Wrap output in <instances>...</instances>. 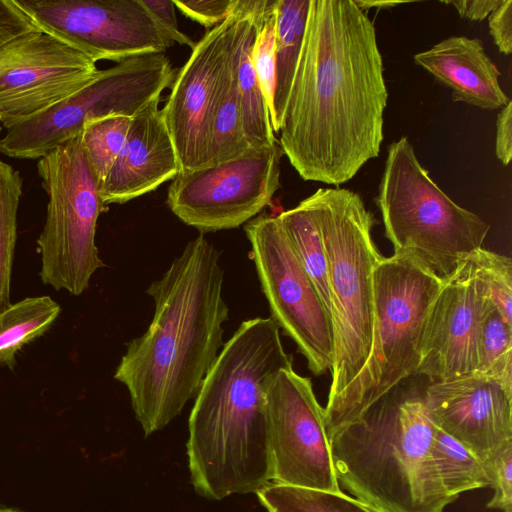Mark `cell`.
<instances>
[{
  "label": "cell",
  "instance_id": "1",
  "mask_svg": "<svg viewBox=\"0 0 512 512\" xmlns=\"http://www.w3.org/2000/svg\"><path fill=\"white\" fill-rule=\"evenodd\" d=\"M387 100L366 12L355 0H310L278 139L299 176L339 187L378 157Z\"/></svg>",
  "mask_w": 512,
  "mask_h": 512
},
{
  "label": "cell",
  "instance_id": "2",
  "mask_svg": "<svg viewBox=\"0 0 512 512\" xmlns=\"http://www.w3.org/2000/svg\"><path fill=\"white\" fill-rule=\"evenodd\" d=\"M220 253L203 234L189 241L147 294L154 313L127 343L114 374L129 392L146 436L161 430L194 399L223 346L229 308Z\"/></svg>",
  "mask_w": 512,
  "mask_h": 512
},
{
  "label": "cell",
  "instance_id": "3",
  "mask_svg": "<svg viewBox=\"0 0 512 512\" xmlns=\"http://www.w3.org/2000/svg\"><path fill=\"white\" fill-rule=\"evenodd\" d=\"M399 385L329 438L337 480L385 512H443L454 500L433 461L435 425L423 392Z\"/></svg>",
  "mask_w": 512,
  "mask_h": 512
},
{
  "label": "cell",
  "instance_id": "4",
  "mask_svg": "<svg viewBox=\"0 0 512 512\" xmlns=\"http://www.w3.org/2000/svg\"><path fill=\"white\" fill-rule=\"evenodd\" d=\"M307 198L321 233L330 286L334 362L326 418L370 356L373 270L383 256L372 238L374 215L359 194L346 188H319Z\"/></svg>",
  "mask_w": 512,
  "mask_h": 512
},
{
  "label": "cell",
  "instance_id": "5",
  "mask_svg": "<svg viewBox=\"0 0 512 512\" xmlns=\"http://www.w3.org/2000/svg\"><path fill=\"white\" fill-rule=\"evenodd\" d=\"M441 285L442 278L410 254L383 256L378 262L371 353L337 408L324 418L328 439L416 375L427 316Z\"/></svg>",
  "mask_w": 512,
  "mask_h": 512
},
{
  "label": "cell",
  "instance_id": "6",
  "mask_svg": "<svg viewBox=\"0 0 512 512\" xmlns=\"http://www.w3.org/2000/svg\"><path fill=\"white\" fill-rule=\"evenodd\" d=\"M375 202L394 254L414 256L441 278L482 248L490 229L432 180L406 136L387 149Z\"/></svg>",
  "mask_w": 512,
  "mask_h": 512
},
{
  "label": "cell",
  "instance_id": "7",
  "mask_svg": "<svg viewBox=\"0 0 512 512\" xmlns=\"http://www.w3.org/2000/svg\"><path fill=\"white\" fill-rule=\"evenodd\" d=\"M37 170L48 197L45 224L37 239L40 278L45 285L78 296L104 266L95 235L105 207L79 136L39 158Z\"/></svg>",
  "mask_w": 512,
  "mask_h": 512
},
{
  "label": "cell",
  "instance_id": "8",
  "mask_svg": "<svg viewBox=\"0 0 512 512\" xmlns=\"http://www.w3.org/2000/svg\"><path fill=\"white\" fill-rule=\"evenodd\" d=\"M175 75L165 53L132 57L99 70L77 92L7 128L0 138V152L11 158L39 159L78 137L88 120L112 115L134 117L161 98Z\"/></svg>",
  "mask_w": 512,
  "mask_h": 512
},
{
  "label": "cell",
  "instance_id": "9",
  "mask_svg": "<svg viewBox=\"0 0 512 512\" xmlns=\"http://www.w3.org/2000/svg\"><path fill=\"white\" fill-rule=\"evenodd\" d=\"M244 231L270 318L296 344L314 375L331 371L332 320L277 216L259 214L244 225Z\"/></svg>",
  "mask_w": 512,
  "mask_h": 512
},
{
  "label": "cell",
  "instance_id": "10",
  "mask_svg": "<svg viewBox=\"0 0 512 512\" xmlns=\"http://www.w3.org/2000/svg\"><path fill=\"white\" fill-rule=\"evenodd\" d=\"M280 144L237 158L179 172L167 191L169 209L200 234L246 224L280 188Z\"/></svg>",
  "mask_w": 512,
  "mask_h": 512
},
{
  "label": "cell",
  "instance_id": "11",
  "mask_svg": "<svg viewBox=\"0 0 512 512\" xmlns=\"http://www.w3.org/2000/svg\"><path fill=\"white\" fill-rule=\"evenodd\" d=\"M44 33L95 62L165 53L175 43L141 0H16Z\"/></svg>",
  "mask_w": 512,
  "mask_h": 512
},
{
  "label": "cell",
  "instance_id": "12",
  "mask_svg": "<svg viewBox=\"0 0 512 512\" xmlns=\"http://www.w3.org/2000/svg\"><path fill=\"white\" fill-rule=\"evenodd\" d=\"M271 482L341 492L325 429L324 408L310 378L280 370L266 393Z\"/></svg>",
  "mask_w": 512,
  "mask_h": 512
},
{
  "label": "cell",
  "instance_id": "13",
  "mask_svg": "<svg viewBox=\"0 0 512 512\" xmlns=\"http://www.w3.org/2000/svg\"><path fill=\"white\" fill-rule=\"evenodd\" d=\"M96 62L37 30L0 49V122L7 129L77 92L98 74Z\"/></svg>",
  "mask_w": 512,
  "mask_h": 512
},
{
  "label": "cell",
  "instance_id": "14",
  "mask_svg": "<svg viewBox=\"0 0 512 512\" xmlns=\"http://www.w3.org/2000/svg\"><path fill=\"white\" fill-rule=\"evenodd\" d=\"M492 305L468 256L442 278L427 316L416 375L445 382L476 374L481 325Z\"/></svg>",
  "mask_w": 512,
  "mask_h": 512
},
{
  "label": "cell",
  "instance_id": "15",
  "mask_svg": "<svg viewBox=\"0 0 512 512\" xmlns=\"http://www.w3.org/2000/svg\"><path fill=\"white\" fill-rule=\"evenodd\" d=\"M236 14L208 30L176 73L161 109L180 171L204 167L208 131L228 66Z\"/></svg>",
  "mask_w": 512,
  "mask_h": 512
},
{
  "label": "cell",
  "instance_id": "16",
  "mask_svg": "<svg viewBox=\"0 0 512 512\" xmlns=\"http://www.w3.org/2000/svg\"><path fill=\"white\" fill-rule=\"evenodd\" d=\"M423 401L433 424L487 466L512 441V395L484 376L432 382Z\"/></svg>",
  "mask_w": 512,
  "mask_h": 512
},
{
  "label": "cell",
  "instance_id": "17",
  "mask_svg": "<svg viewBox=\"0 0 512 512\" xmlns=\"http://www.w3.org/2000/svg\"><path fill=\"white\" fill-rule=\"evenodd\" d=\"M161 98L131 118L124 147L99 186L103 204H124L156 190L180 171Z\"/></svg>",
  "mask_w": 512,
  "mask_h": 512
},
{
  "label": "cell",
  "instance_id": "18",
  "mask_svg": "<svg viewBox=\"0 0 512 512\" xmlns=\"http://www.w3.org/2000/svg\"><path fill=\"white\" fill-rule=\"evenodd\" d=\"M413 59L451 89L455 102L496 110L510 101L500 86L499 69L478 38L451 36L415 54Z\"/></svg>",
  "mask_w": 512,
  "mask_h": 512
},
{
  "label": "cell",
  "instance_id": "19",
  "mask_svg": "<svg viewBox=\"0 0 512 512\" xmlns=\"http://www.w3.org/2000/svg\"><path fill=\"white\" fill-rule=\"evenodd\" d=\"M266 5L267 0H236L234 6L236 20L230 65L245 135L252 149L271 147L279 143L252 62L258 17Z\"/></svg>",
  "mask_w": 512,
  "mask_h": 512
},
{
  "label": "cell",
  "instance_id": "20",
  "mask_svg": "<svg viewBox=\"0 0 512 512\" xmlns=\"http://www.w3.org/2000/svg\"><path fill=\"white\" fill-rule=\"evenodd\" d=\"M310 0H277L275 38V89L270 115L275 135L279 133L297 67Z\"/></svg>",
  "mask_w": 512,
  "mask_h": 512
},
{
  "label": "cell",
  "instance_id": "21",
  "mask_svg": "<svg viewBox=\"0 0 512 512\" xmlns=\"http://www.w3.org/2000/svg\"><path fill=\"white\" fill-rule=\"evenodd\" d=\"M277 218L332 320L327 258L308 198L281 212Z\"/></svg>",
  "mask_w": 512,
  "mask_h": 512
},
{
  "label": "cell",
  "instance_id": "22",
  "mask_svg": "<svg viewBox=\"0 0 512 512\" xmlns=\"http://www.w3.org/2000/svg\"><path fill=\"white\" fill-rule=\"evenodd\" d=\"M60 312L49 296L27 297L0 312V365L13 368L17 353L42 336Z\"/></svg>",
  "mask_w": 512,
  "mask_h": 512
},
{
  "label": "cell",
  "instance_id": "23",
  "mask_svg": "<svg viewBox=\"0 0 512 512\" xmlns=\"http://www.w3.org/2000/svg\"><path fill=\"white\" fill-rule=\"evenodd\" d=\"M251 149L243 127L229 58L209 126L205 166L237 158Z\"/></svg>",
  "mask_w": 512,
  "mask_h": 512
},
{
  "label": "cell",
  "instance_id": "24",
  "mask_svg": "<svg viewBox=\"0 0 512 512\" xmlns=\"http://www.w3.org/2000/svg\"><path fill=\"white\" fill-rule=\"evenodd\" d=\"M432 456L442 486L453 500L462 492L491 486L489 467L436 426Z\"/></svg>",
  "mask_w": 512,
  "mask_h": 512
},
{
  "label": "cell",
  "instance_id": "25",
  "mask_svg": "<svg viewBox=\"0 0 512 512\" xmlns=\"http://www.w3.org/2000/svg\"><path fill=\"white\" fill-rule=\"evenodd\" d=\"M256 495L267 512H385L342 491L329 492L269 482Z\"/></svg>",
  "mask_w": 512,
  "mask_h": 512
},
{
  "label": "cell",
  "instance_id": "26",
  "mask_svg": "<svg viewBox=\"0 0 512 512\" xmlns=\"http://www.w3.org/2000/svg\"><path fill=\"white\" fill-rule=\"evenodd\" d=\"M22 191L23 178L20 172L0 161V312L12 304L10 285Z\"/></svg>",
  "mask_w": 512,
  "mask_h": 512
},
{
  "label": "cell",
  "instance_id": "27",
  "mask_svg": "<svg viewBox=\"0 0 512 512\" xmlns=\"http://www.w3.org/2000/svg\"><path fill=\"white\" fill-rule=\"evenodd\" d=\"M131 118L106 116L84 123L79 135L86 161L98 183L103 182L126 142Z\"/></svg>",
  "mask_w": 512,
  "mask_h": 512
},
{
  "label": "cell",
  "instance_id": "28",
  "mask_svg": "<svg viewBox=\"0 0 512 512\" xmlns=\"http://www.w3.org/2000/svg\"><path fill=\"white\" fill-rule=\"evenodd\" d=\"M512 395V327L492 305L480 331L477 373Z\"/></svg>",
  "mask_w": 512,
  "mask_h": 512
},
{
  "label": "cell",
  "instance_id": "29",
  "mask_svg": "<svg viewBox=\"0 0 512 512\" xmlns=\"http://www.w3.org/2000/svg\"><path fill=\"white\" fill-rule=\"evenodd\" d=\"M469 257L487 288L491 302L503 320L512 327L511 258L483 247L473 251Z\"/></svg>",
  "mask_w": 512,
  "mask_h": 512
},
{
  "label": "cell",
  "instance_id": "30",
  "mask_svg": "<svg viewBox=\"0 0 512 512\" xmlns=\"http://www.w3.org/2000/svg\"><path fill=\"white\" fill-rule=\"evenodd\" d=\"M276 2L268 0L258 17L257 33L252 50L254 70L271 115L275 89Z\"/></svg>",
  "mask_w": 512,
  "mask_h": 512
},
{
  "label": "cell",
  "instance_id": "31",
  "mask_svg": "<svg viewBox=\"0 0 512 512\" xmlns=\"http://www.w3.org/2000/svg\"><path fill=\"white\" fill-rule=\"evenodd\" d=\"M488 467L494 493L487 507L512 512V441L499 451Z\"/></svg>",
  "mask_w": 512,
  "mask_h": 512
},
{
  "label": "cell",
  "instance_id": "32",
  "mask_svg": "<svg viewBox=\"0 0 512 512\" xmlns=\"http://www.w3.org/2000/svg\"><path fill=\"white\" fill-rule=\"evenodd\" d=\"M236 0H173L183 15L206 28H213L232 13Z\"/></svg>",
  "mask_w": 512,
  "mask_h": 512
},
{
  "label": "cell",
  "instance_id": "33",
  "mask_svg": "<svg viewBox=\"0 0 512 512\" xmlns=\"http://www.w3.org/2000/svg\"><path fill=\"white\" fill-rule=\"evenodd\" d=\"M40 30L16 0H0V49L13 40Z\"/></svg>",
  "mask_w": 512,
  "mask_h": 512
},
{
  "label": "cell",
  "instance_id": "34",
  "mask_svg": "<svg viewBox=\"0 0 512 512\" xmlns=\"http://www.w3.org/2000/svg\"><path fill=\"white\" fill-rule=\"evenodd\" d=\"M490 35L499 52L510 55L512 52V0H502L488 16Z\"/></svg>",
  "mask_w": 512,
  "mask_h": 512
},
{
  "label": "cell",
  "instance_id": "35",
  "mask_svg": "<svg viewBox=\"0 0 512 512\" xmlns=\"http://www.w3.org/2000/svg\"><path fill=\"white\" fill-rule=\"evenodd\" d=\"M141 2L168 32L174 43L187 45L191 49L195 46L196 42L179 29L173 0H141Z\"/></svg>",
  "mask_w": 512,
  "mask_h": 512
},
{
  "label": "cell",
  "instance_id": "36",
  "mask_svg": "<svg viewBox=\"0 0 512 512\" xmlns=\"http://www.w3.org/2000/svg\"><path fill=\"white\" fill-rule=\"evenodd\" d=\"M495 153L500 162L507 166L512 158V102L502 108L496 121Z\"/></svg>",
  "mask_w": 512,
  "mask_h": 512
},
{
  "label": "cell",
  "instance_id": "37",
  "mask_svg": "<svg viewBox=\"0 0 512 512\" xmlns=\"http://www.w3.org/2000/svg\"><path fill=\"white\" fill-rule=\"evenodd\" d=\"M455 7L462 18L470 21H482L502 3V0H461L444 1Z\"/></svg>",
  "mask_w": 512,
  "mask_h": 512
},
{
  "label": "cell",
  "instance_id": "38",
  "mask_svg": "<svg viewBox=\"0 0 512 512\" xmlns=\"http://www.w3.org/2000/svg\"><path fill=\"white\" fill-rule=\"evenodd\" d=\"M356 4L366 11L371 8L386 9L406 3L402 1H371V0H355Z\"/></svg>",
  "mask_w": 512,
  "mask_h": 512
},
{
  "label": "cell",
  "instance_id": "39",
  "mask_svg": "<svg viewBox=\"0 0 512 512\" xmlns=\"http://www.w3.org/2000/svg\"><path fill=\"white\" fill-rule=\"evenodd\" d=\"M0 512H19V511L14 510V509H9V508H0Z\"/></svg>",
  "mask_w": 512,
  "mask_h": 512
},
{
  "label": "cell",
  "instance_id": "40",
  "mask_svg": "<svg viewBox=\"0 0 512 512\" xmlns=\"http://www.w3.org/2000/svg\"><path fill=\"white\" fill-rule=\"evenodd\" d=\"M2 127L0 126V135H1ZM1 138V137H0Z\"/></svg>",
  "mask_w": 512,
  "mask_h": 512
}]
</instances>
